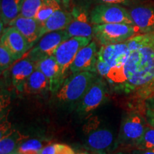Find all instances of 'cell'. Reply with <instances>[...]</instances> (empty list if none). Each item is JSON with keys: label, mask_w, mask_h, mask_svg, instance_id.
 I'll use <instances>...</instances> for the list:
<instances>
[{"label": "cell", "mask_w": 154, "mask_h": 154, "mask_svg": "<svg viewBox=\"0 0 154 154\" xmlns=\"http://www.w3.org/2000/svg\"><path fill=\"white\" fill-rule=\"evenodd\" d=\"M106 78L123 86L127 91H143L154 85V45H149L131 52L126 63L111 68Z\"/></svg>", "instance_id": "6da1fadb"}, {"label": "cell", "mask_w": 154, "mask_h": 154, "mask_svg": "<svg viewBox=\"0 0 154 154\" xmlns=\"http://www.w3.org/2000/svg\"><path fill=\"white\" fill-rule=\"evenodd\" d=\"M96 79V76L91 72H82L72 74L58 91V100L68 103L79 102Z\"/></svg>", "instance_id": "7a4b0ae2"}, {"label": "cell", "mask_w": 154, "mask_h": 154, "mask_svg": "<svg viewBox=\"0 0 154 154\" xmlns=\"http://www.w3.org/2000/svg\"><path fill=\"white\" fill-rule=\"evenodd\" d=\"M99 121H91L84 126L86 146L98 154H111L118 147L113 133L108 128H99Z\"/></svg>", "instance_id": "3957f363"}, {"label": "cell", "mask_w": 154, "mask_h": 154, "mask_svg": "<svg viewBox=\"0 0 154 154\" xmlns=\"http://www.w3.org/2000/svg\"><path fill=\"white\" fill-rule=\"evenodd\" d=\"M140 33L136 25L127 24H105L94 25V36L101 46L125 42Z\"/></svg>", "instance_id": "277c9868"}, {"label": "cell", "mask_w": 154, "mask_h": 154, "mask_svg": "<svg viewBox=\"0 0 154 154\" xmlns=\"http://www.w3.org/2000/svg\"><path fill=\"white\" fill-rule=\"evenodd\" d=\"M146 119L139 113H130L123 119L117 137L118 146L136 147L147 126Z\"/></svg>", "instance_id": "5b68a950"}, {"label": "cell", "mask_w": 154, "mask_h": 154, "mask_svg": "<svg viewBox=\"0 0 154 154\" xmlns=\"http://www.w3.org/2000/svg\"><path fill=\"white\" fill-rule=\"evenodd\" d=\"M89 18L93 25L116 23L135 25L128 9L113 4H99L96 6L90 12Z\"/></svg>", "instance_id": "8992f818"}, {"label": "cell", "mask_w": 154, "mask_h": 154, "mask_svg": "<svg viewBox=\"0 0 154 154\" xmlns=\"http://www.w3.org/2000/svg\"><path fill=\"white\" fill-rule=\"evenodd\" d=\"M69 37L66 29L47 33L40 38L35 47L31 49L24 56L37 63L45 58L52 56L60 44Z\"/></svg>", "instance_id": "52a82bcc"}, {"label": "cell", "mask_w": 154, "mask_h": 154, "mask_svg": "<svg viewBox=\"0 0 154 154\" xmlns=\"http://www.w3.org/2000/svg\"><path fill=\"white\" fill-rule=\"evenodd\" d=\"M91 40L92 37L74 36L62 42L56 49L53 55L60 67L63 78L70 68L79 51L91 43Z\"/></svg>", "instance_id": "ba28073f"}, {"label": "cell", "mask_w": 154, "mask_h": 154, "mask_svg": "<svg viewBox=\"0 0 154 154\" xmlns=\"http://www.w3.org/2000/svg\"><path fill=\"white\" fill-rule=\"evenodd\" d=\"M1 44L10 51L15 61L22 59L34 45L16 28L9 26L2 33Z\"/></svg>", "instance_id": "9c48e42d"}, {"label": "cell", "mask_w": 154, "mask_h": 154, "mask_svg": "<svg viewBox=\"0 0 154 154\" xmlns=\"http://www.w3.org/2000/svg\"><path fill=\"white\" fill-rule=\"evenodd\" d=\"M106 84L96 79L78 103L77 111L81 113H88L97 109L106 99Z\"/></svg>", "instance_id": "30bf717a"}, {"label": "cell", "mask_w": 154, "mask_h": 154, "mask_svg": "<svg viewBox=\"0 0 154 154\" xmlns=\"http://www.w3.org/2000/svg\"><path fill=\"white\" fill-rule=\"evenodd\" d=\"M128 10L134 24L140 29V33L147 34L154 31L153 5H134Z\"/></svg>", "instance_id": "8fae6325"}, {"label": "cell", "mask_w": 154, "mask_h": 154, "mask_svg": "<svg viewBox=\"0 0 154 154\" xmlns=\"http://www.w3.org/2000/svg\"><path fill=\"white\" fill-rule=\"evenodd\" d=\"M97 54L96 42L91 41V43L82 48L77 54L69 68L71 73L74 74L82 72H96Z\"/></svg>", "instance_id": "7c38bea8"}, {"label": "cell", "mask_w": 154, "mask_h": 154, "mask_svg": "<svg viewBox=\"0 0 154 154\" xmlns=\"http://www.w3.org/2000/svg\"><path fill=\"white\" fill-rule=\"evenodd\" d=\"M72 14V22L66 28L69 37H92L94 35V26L91 25L87 11L82 8H74Z\"/></svg>", "instance_id": "4fadbf2b"}, {"label": "cell", "mask_w": 154, "mask_h": 154, "mask_svg": "<svg viewBox=\"0 0 154 154\" xmlns=\"http://www.w3.org/2000/svg\"><path fill=\"white\" fill-rule=\"evenodd\" d=\"M99 53L111 68H117L126 63L131 51L126 42H122L101 46Z\"/></svg>", "instance_id": "5bb4252c"}, {"label": "cell", "mask_w": 154, "mask_h": 154, "mask_svg": "<svg viewBox=\"0 0 154 154\" xmlns=\"http://www.w3.org/2000/svg\"><path fill=\"white\" fill-rule=\"evenodd\" d=\"M36 69L41 71L47 77L50 90L57 91L63 78L54 56H50L36 63Z\"/></svg>", "instance_id": "9a60e30c"}, {"label": "cell", "mask_w": 154, "mask_h": 154, "mask_svg": "<svg viewBox=\"0 0 154 154\" xmlns=\"http://www.w3.org/2000/svg\"><path fill=\"white\" fill-rule=\"evenodd\" d=\"M72 11L70 12V11H64L62 9H59L55 11L47 20L42 23L38 40L44 34L49 33V32L66 29V28L72 22Z\"/></svg>", "instance_id": "2e32d148"}, {"label": "cell", "mask_w": 154, "mask_h": 154, "mask_svg": "<svg viewBox=\"0 0 154 154\" xmlns=\"http://www.w3.org/2000/svg\"><path fill=\"white\" fill-rule=\"evenodd\" d=\"M42 24L34 18L19 16L9 23V26H14L22 33L24 37L34 44L39 38Z\"/></svg>", "instance_id": "e0dca14e"}, {"label": "cell", "mask_w": 154, "mask_h": 154, "mask_svg": "<svg viewBox=\"0 0 154 154\" xmlns=\"http://www.w3.org/2000/svg\"><path fill=\"white\" fill-rule=\"evenodd\" d=\"M36 69V63L24 56L10 68V74L14 86L22 88L23 84Z\"/></svg>", "instance_id": "ac0fdd59"}, {"label": "cell", "mask_w": 154, "mask_h": 154, "mask_svg": "<svg viewBox=\"0 0 154 154\" xmlns=\"http://www.w3.org/2000/svg\"><path fill=\"white\" fill-rule=\"evenodd\" d=\"M49 86V82L43 73L35 69L22 86V90L26 94H36Z\"/></svg>", "instance_id": "d6986e66"}, {"label": "cell", "mask_w": 154, "mask_h": 154, "mask_svg": "<svg viewBox=\"0 0 154 154\" xmlns=\"http://www.w3.org/2000/svg\"><path fill=\"white\" fill-rule=\"evenodd\" d=\"M23 0H1V23H9L20 15Z\"/></svg>", "instance_id": "ffe728a7"}, {"label": "cell", "mask_w": 154, "mask_h": 154, "mask_svg": "<svg viewBox=\"0 0 154 154\" xmlns=\"http://www.w3.org/2000/svg\"><path fill=\"white\" fill-rule=\"evenodd\" d=\"M26 138V136L15 131L1 135L0 154H17L19 145Z\"/></svg>", "instance_id": "44dd1931"}, {"label": "cell", "mask_w": 154, "mask_h": 154, "mask_svg": "<svg viewBox=\"0 0 154 154\" xmlns=\"http://www.w3.org/2000/svg\"><path fill=\"white\" fill-rule=\"evenodd\" d=\"M59 9H61L59 0H44L34 19L42 24Z\"/></svg>", "instance_id": "7402d4cb"}, {"label": "cell", "mask_w": 154, "mask_h": 154, "mask_svg": "<svg viewBox=\"0 0 154 154\" xmlns=\"http://www.w3.org/2000/svg\"><path fill=\"white\" fill-rule=\"evenodd\" d=\"M44 0H23L20 16L35 18L36 13L43 3Z\"/></svg>", "instance_id": "603a6c76"}, {"label": "cell", "mask_w": 154, "mask_h": 154, "mask_svg": "<svg viewBox=\"0 0 154 154\" xmlns=\"http://www.w3.org/2000/svg\"><path fill=\"white\" fill-rule=\"evenodd\" d=\"M135 149H154V127L146 126L142 137L136 144Z\"/></svg>", "instance_id": "cb8c5ba5"}, {"label": "cell", "mask_w": 154, "mask_h": 154, "mask_svg": "<svg viewBox=\"0 0 154 154\" xmlns=\"http://www.w3.org/2000/svg\"><path fill=\"white\" fill-rule=\"evenodd\" d=\"M46 145L38 139H29L23 141L17 149V154H24L28 151L39 152Z\"/></svg>", "instance_id": "d4e9b609"}, {"label": "cell", "mask_w": 154, "mask_h": 154, "mask_svg": "<svg viewBox=\"0 0 154 154\" xmlns=\"http://www.w3.org/2000/svg\"><path fill=\"white\" fill-rule=\"evenodd\" d=\"M14 60V57L11 55L10 51L6 48L3 44H0V69L1 72H5L6 69L13 64Z\"/></svg>", "instance_id": "484cf974"}, {"label": "cell", "mask_w": 154, "mask_h": 154, "mask_svg": "<svg viewBox=\"0 0 154 154\" xmlns=\"http://www.w3.org/2000/svg\"><path fill=\"white\" fill-rule=\"evenodd\" d=\"M145 109L146 121L150 126L154 127V95L146 98Z\"/></svg>", "instance_id": "4316f807"}, {"label": "cell", "mask_w": 154, "mask_h": 154, "mask_svg": "<svg viewBox=\"0 0 154 154\" xmlns=\"http://www.w3.org/2000/svg\"><path fill=\"white\" fill-rule=\"evenodd\" d=\"M111 69V67L106 62L104 59L102 58L101 55L98 51L97 60L96 63V72H97L101 76L106 78Z\"/></svg>", "instance_id": "83f0119b"}, {"label": "cell", "mask_w": 154, "mask_h": 154, "mask_svg": "<svg viewBox=\"0 0 154 154\" xmlns=\"http://www.w3.org/2000/svg\"><path fill=\"white\" fill-rule=\"evenodd\" d=\"M99 4H113V5L133 6L138 2V0H93Z\"/></svg>", "instance_id": "f1b7e54d"}, {"label": "cell", "mask_w": 154, "mask_h": 154, "mask_svg": "<svg viewBox=\"0 0 154 154\" xmlns=\"http://www.w3.org/2000/svg\"><path fill=\"white\" fill-rule=\"evenodd\" d=\"M57 154H76V153L68 145L57 143Z\"/></svg>", "instance_id": "f546056e"}, {"label": "cell", "mask_w": 154, "mask_h": 154, "mask_svg": "<svg viewBox=\"0 0 154 154\" xmlns=\"http://www.w3.org/2000/svg\"><path fill=\"white\" fill-rule=\"evenodd\" d=\"M38 154H57V143L47 144L38 152Z\"/></svg>", "instance_id": "4dcf8cb0"}, {"label": "cell", "mask_w": 154, "mask_h": 154, "mask_svg": "<svg viewBox=\"0 0 154 154\" xmlns=\"http://www.w3.org/2000/svg\"><path fill=\"white\" fill-rule=\"evenodd\" d=\"M128 154H154V149H135Z\"/></svg>", "instance_id": "1f68e13d"}, {"label": "cell", "mask_w": 154, "mask_h": 154, "mask_svg": "<svg viewBox=\"0 0 154 154\" xmlns=\"http://www.w3.org/2000/svg\"><path fill=\"white\" fill-rule=\"evenodd\" d=\"M142 93L145 94L146 96H152L154 95V86H151V88H148V89L145 90V91H142Z\"/></svg>", "instance_id": "d6a6232c"}, {"label": "cell", "mask_w": 154, "mask_h": 154, "mask_svg": "<svg viewBox=\"0 0 154 154\" xmlns=\"http://www.w3.org/2000/svg\"><path fill=\"white\" fill-rule=\"evenodd\" d=\"M147 35L149 38L150 45H154V31L150 33H147Z\"/></svg>", "instance_id": "836d02e7"}, {"label": "cell", "mask_w": 154, "mask_h": 154, "mask_svg": "<svg viewBox=\"0 0 154 154\" xmlns=\"http://www.w3.org/2000/svg\"><path fill=\"white\" fill-rule=\"evenodd\" d=\"M24 154H38V152L36 151H28Z\"/></svg>", "instance_id": "e575fe53"}, {"label": "cell", "mask_w": 154, "mask_h": 154, "mask_svg": "<svg viewBox=\"0 0 154 154\" xmlns=\"http://www.w3.org/2000/svg\"><path fill=\"white\" fill-rule=\"evenodd\" d=\"M112 154H128V153H124V152H117V153H112Z\"/></svg>", "instance_id": "d590c367"}, {"label": "cell", "mask_w": 154, "mask_h": 154, "mask_svg": "<svg viewBox=\"0 0 154 154\" xmlns=\"http://www.w3.org/2000/svg\"><path fill=\"white\" fill-rule=\"evenodd\" d=\"M79 154H88V153H79Z\"/></svg>", "instance_id": "8d00e7d4"}, {"label": "cell", "mask_w": 154, "mask_h": 154, "mask_svg": "<svg viewBox=\"0 0 154 154\" xmlns=\"http://www.w3.org/2000/svg\"><path fill=\"white\" fill-rule=\"evenodd\" d=\"M60 1V0H59ZM61 1H69V0H61Z\"/></svg>", "instance_id": "74e56055"}, {"label": "cell", "mask_w": 154, "mask_h": 154, "mask_svg": "<svg viewBox=\"0 0 154 154\" xmlns=\"http://www.w3.org/2000/svg\"><path fill=\"white\" fill-rule=\"evenodd\" d=\"M153 86H154V85H153ZM150 88H151V87H150Z\"/></svg>", "instance_id": "f35d334b"}]
</instances>
